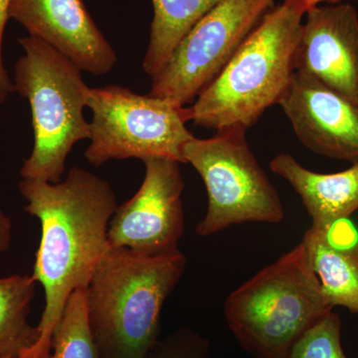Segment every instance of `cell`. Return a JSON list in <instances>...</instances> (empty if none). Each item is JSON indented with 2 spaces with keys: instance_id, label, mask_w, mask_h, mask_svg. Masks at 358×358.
Here are the masks:
<instances>
[{
  "instance_id": "cell-8",
  "label": "cell",
  "mask_w": 358,
  "mask_h": 358,
  "mask_svg": "<svg viewBox=\"0 0 358 358\" xmlns=\"http://www.w3.org/2000/svg\"><path fill=\"white\" fill-rule=\"evenodd\" d=\"M274 0H220L176 47L148 95L185 107L214 79Z\"/></svg>"
},
{
  "instance_id": "cell-4",
  "label": "cell",
  "mask_w": 358,
  "mask_h": 358,
  "mask_svg": "<svg viewBox=\"0 0 358 358\" xmlns=\"http://www.w3.org/2000/svg\"><path fill=\"white\" fill-rule=\"evenodd\" d=\"M333 310L301 242L238 287L224 303L230 331L255 358H284Z\"/></svg>"
},
{
  "instance_id": "cell-19",
  "label": "cell",
  "mask_w": 358,
  "mask_h": 358,
  "mask_svg": "<svg viewBox=\"0 0 358 358\" xmlns=\"http://www.w3.org/2000/svg\"><path fill=\"white\" fill-rule=\"evenodd\" d=\"M147 358H209V343L189 329H181L157 341Z\"/></svg>"
},
{
  "instance_id": "cell-23",
  "label": "cell",
  "mask_w": 358,
  "mask_h": 358,
  "mask_svg": "<svg viewBox=\"0 0 358 358\" xmlns=\"http://www.w3.org/2000/svg\"><path fill=\"white\" fill-rule=\"evenodd\" d=\"M51 357V355H50ZM50 357H29V355H20V357H1L0 355V358H50Z\"/></svg>"
},
{
  "instance_id": "cell-21",
  "label": "cell",
  "mask_w": 358,
  "mask_h": 358,
  "mask_svg": "<svg viewBox=\"0 0 358 358\" xmlns=\"http://www.w3.org/2000/svg\"><path fill=\"white\" fill-rule=\"evenodd\" d=\"M11 222L0 206V255L10 246Z\"/></svg>"
},
{
  "instance_id": "cell-7",
  "label": "cell",
  "mask_w": 358,
  "mask_h": 358,
  "mask_svg": "<svg viewBox=\"0 0 358 358\" xmlns=\"http://www.w3.org/2000/svg\"><path fill=\"white\" fill-rule=\"evenodd\" d=\"M91 143L85 157L99 167L109 160L166 157L185 164L182 148L194 138L186 128L187 108L138 95L117 85L90 88Z\"/></svg>"
},
{
  "instance_id": "cell-15",
  "label": "cell",
  "mask_w": 358,
  "mask_h": 358,
  "mask_svg": "<svg viewBox=\"0 0 358 358\" xmlns=\"http://www.w3.org/2000/svg\"><path fill=\"white\" fill-rule=\"evenodd\" d=\"M154 20L143 69L152 78L164 69L193 26L220 0H152Z\"/></svg>"
},
{
  "instance_id": "cell-14",
  "label": "cell",
  "mask_w": 358,
  "mask_h": 358,
  "mask_svg": "<svg viewBox=\"0 0 358 358\" xmlns=\"http://www.w3.org/2000/svg\"><path fill=\"white\" fill-rule=\"evenodd\" d=\"M358 235L338 240L331 229L313 228L303 235L310 266L331 308L343 307L358 315Z\"/></svg>"
},
{
  "instance_id": "cell-20",
  "label": "cell",
  "mask_w": 358,
  "mask_h": 358,
  "mask_svg": "<svg viewBox=\"0 0 358 358\" xmlns=\"http://www.w3.org/2000/svg\"><path fill=\"white\" fill-rule=\"evenodd\" d=\"M11 0H0V105L6 103L7 98L14 91V84L4 67L2 58V44H3L4 31L9 20V6Z\"/></svg>"
},
{
  "instance_id": "cell-13",
  "label": "cell",
  "mask_w": 358,
  "mask_h": 358,
  "mask_svg": "<svg viewBox=\"0 0 358 358\" xmlns=\"http://www.w3.org/2000/svg\"><path fill=\"white\" fill-rule=\"evenodd\" d=\"M270 169L300 196L312 227L329 230L358 210V164L334 173H320L301 166L288 154L275 155Z\"/></svg>"
},
{
  "instance_id": "cell-12",
  "label": "cell",
  "mask_w": 358,
  "mask_h": 358,
  "mask_svg": "<svg viewBox=\"0 0 358 358\" xmlns=\"http://www.w3.org/2000/svg\"><path fill=\"white\" fill-rule=\"evenodd\" d=\"M9 18L22 25L29 36L50 45L82 72L102 76L117 64V54L83 0H11Z\"/></svg>"
},
{
  "instance_id": "cell-17",
  "label": "cell",
  "mask_w": 358,
  "mask_h": 358,
  "mask_svg": "<svg viewBox=\"0 0 358 358\" xmlns=\"http://www.w3.org/2000/svg\"><path fill=\"white\" fill-rule=\"evenodd\" d=\"M50 358H100L90 329L86 289H76L66 303L52 338Z\"/></svg>"
},
{
  "instance_id": "cell-16",
  "label": "cell",
  "mask_w": 358,
  "mask_h": 358,
  "mask_svg": "<svg viewBox=\"0 0 358 358\" xmlns=\"http://www.w3.org/2000/svg\"><path fill=\"white\" fill-rule=\"evenodd\" d=\"M36 281L32 275L0 278V355L18 357L36 343L38 327L28 322Z\"/></svg>"
},
{
  "instance_id": "cell-18",
  "label": "cell",
  "mask_w": 358,
  "mask_h": 358,
  "mask_svg": "<svg viewBox=\"0 0 358 358\" xmlns=\"http://www.w3.org/2000/svg\"><path fill=\"white\" fill-rule=\"evenodd\" d=\"M284 358H348L338 313H327L294 343Z\"/></svg>"
},
{
  "instance_id": "cell-11",
  "label": "cell",
  "mask_w": 358,
  "mask_h": 358,
  "mask_svg": "<svg viewBox=\"0 0 358 358\" xmlns=\"http://www.w3.org/2000/svg\"><path fill=\"white\" fill-rule=\"evenodd\" d=\"M294 69L358 105L357 8L341 3L308 9L294 50Z\"/></svg>"
},
{
  "instance_id": "cell-1",
  "label": "cell",
  "mask_w": 358,
  "mask_h": 358,
  "mask_svg": "<svg viewBox=\"0 0 358 358\" xmlns=\"http://www.w3.org/2000/svg\"><path fill=\"white\" fill-rule=\"evenodd\" d=\"M18 188L24 210L41 224L32 277L45 294L38 341L22 355L47 357L71 294L87 289L110 248L108 230L119 205L107 180L78 166L59 183L22 179Z\"/></svg>"
},
{
  "instance_id": "cell-22",
  "label": "cell",
  "mask_w": 358,
  "mask_h": 358,
  "mask_svg": "<svg viewBox=\"0 0 358 358\" xmlns=\"http://www.w3.org/2000/svg\"><path fill=\"white\" fill-rule=\"evenodd\" d=\"M292 1L300 2L307 7L308 10L313 6H322V4L350 3V1H357V0H292Z\"/></svg>"
},
{
  "instance_id": "cell-3",
  "label": "cell",
  "mask_w": 358,
  "mask_h": 358,
  "mask_svg": "<svg viewBox=\"0 0 358 358\" xmlns=\"http://www.w3.org/2000/svg\"><path fill=\"white\" fill-rule=\"evenodd\" d=\"M307 11L292 0L272 7L187 108L189 121L216 131L247 129L279 103L294 72V50Z\"/></svg>"
},
{
  "instance_id": "cell-6",
  "label": "cell",
  "mask_w": 358,
  "mask_h": 358,
  "mask_svg": "<svg viewBox=\"0 0 358 358\" xmlns=\"http://www.w3.org/2000/svg\"><path fill=\"white\" fill-rule=\"evenodd\" d=\"M242 127L217 131L209 138L185 143V164H192L206 187L207 210L196 225L201 237L248 222L278 224L285 218L281 197L252 152Z\"/></svg>"
},
{
  "instance_id": "cell-5",
  "label": "cell",
  "mask_w": 358,
  "mask_h": 358,
  "mask_svg": "<svg viewBox=\"0 0 358 358\" xmlns=\"http://www.w3.org/2000/svg\"><path fill=\"white\" fill-rule=\"evenodd\" d=\"M18 42L24 54L15 64L14 91L29 102L34 134L20 176L59 183L72 148L91 138L84 117L90 88L82 71L50 45L31 36Z\"/></svg>"
},
{
  "instance_id": "cell-2",
  "label": "cell",
  "mask_w": 358,
  "mask_h": 358,
  "mask_svg": "<svg viewBox=\"0 0 358 358\" xmlns=\"http://www.w3.org/2000/svg\"><path fill=\"white\" fill-rule=\"evenodd\" d=\"M180 250L143 255L110 248L86 289L100 358H147L159 341L160 313L185 272Z\"/></svg>"
},
{
  "instance_id": "cell-10",
  "label": "cell",
  "mask_w": 358,
  "mask_h": 358,
  "mask_svg": "<svg viewBox=\"0 0 358 358\" xmlns=\"http://www.w3.org/2000/svg\"><path fill=\"white\" fill-rule=\"evenodd\" d=\"M278 105L310 152L358 164V105L312 76L294 72Z\"/></svg>"
},
{
  "instance_id": "cell-9",
  "label": "cell",
  "mask_w": 358,
  "mask_h": 358,
  "mask_svg": "<svg viewBox=\"0 0 358 358\" xmlns=\"http://www.w3.org/2000/svg\"><path fill=\"white\" fill-rule=\"evenodd\" d=\"M143 162L145 179L138 192L115 209L108 240L110 248H127L143 255L169 253L178 249L185 233V185L180 164L166 157Z\"/></svg>"
}]
</instances>
